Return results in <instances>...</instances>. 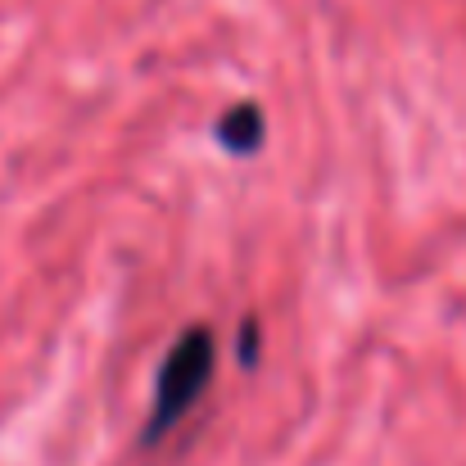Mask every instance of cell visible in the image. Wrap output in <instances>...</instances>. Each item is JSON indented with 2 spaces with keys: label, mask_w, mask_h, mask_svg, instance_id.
Wrapping results in <instances>:
<instances>
[{
  "label": "cell",
  "mask_w": 466,
  "mask_h": 466,
  "mask_svg": "<svg viewBox=\"0 0 466 466\" xmlns=\"http://www.w3.org/2000/svg\"><path fill=\"white\" fill-rule=\"evenodd\" d=\"M213 362H218V344L208 335V326H190L163 358L155 380V403H150V421H146V444H158L177 421H186V412L204 399L208 380H213Z\"/></svg>",
  "instance_id": "1"
},
{
  "label": "cell",
  "mask_w": 466,
  "mask_h": 466,
  "mask_svg": "<svg viewBox=\"0 0 466 466\" xmlns=\"http://www.w3.org/2000/svg\"><path fill=\"white\" fill-rule=\"evenodd\" d=\"M218 141L231 155H254L263 146V109L258 105H236L222 123H218Z\"/></svg>",
  "instance_id": "2"
}]
</instances>
